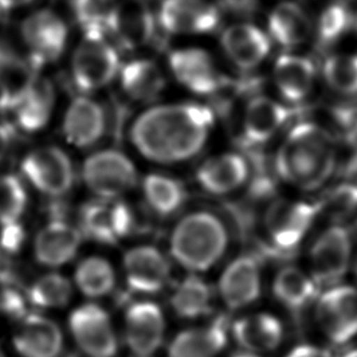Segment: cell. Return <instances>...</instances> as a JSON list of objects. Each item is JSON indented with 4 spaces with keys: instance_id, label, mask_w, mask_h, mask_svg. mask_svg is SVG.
Returning <instances> with one entry per match:
<instances>
[{
    "instance_id": "cell-5",
    "label": "cell",
    "mask_w": 357,
    "mask_h": 357,
    "mask_svg": "<svg viewBox=\"0 0 357 357\" xmlns=\"http://www.w3.org/2000/svg\"><path fill=\"white\" fill-rule=\"evenodd\" d=\"M21 38L29 49V61L40 68L56 61L66 48L68 24L60 15L50 9L29 14L21 24Z\"/></svg>"
},
{
    "instance_id": "cell-6",
    "label": "cell",
    "mask_w": 357,
    "mask_h": 357,
    "mask_svg": "<svg viewBox=\"0 0 357 357\" xmlns=\"http://www.w3.org/2000/svg\"><path fill=\"white\" fill-rule=\"evenodd\" d=\"M120 71V56L105 38H84L73 53V83L82 92L107 87Z\"/></svg>"
},
{
    "instance_id": "cell-12",
    "label": "cell",
    "mask_w": 357,
    "mask_h": 357,
    "mask_svg": "<svg viewBox=\"0 0 357 357\" xmlns=\"http://www.w3.org/2000/svg\"><path fill=\"white\" fill-rule=\"evenodd\" d=\"M73 338L89 357H115L119 349L112 319L99 305L86 304L73 311L68 319Z\"/></svg>"
},
{
    "instance_id": "cell-40",
    "label": "cell",
    "mask_w": 357,
    "mask_h": 357,
    "mask_svg": "<svg viewBox=\"0 0 357 357\" xmlns=\"http://www.w3.org/2000/svg\"><path fill=\"white\" fill-rule=\"evenodd\" d=\"M321 204L335 221L351 216L357 211V184H340L329 193L326 203Z\"/></svg>"
},
{
    "instance_id": "cell-28",
    "label": "cell",
    "mask_w": 357,
    "mask_h": 357,
    "mask_svg": "<svg viewBox=\"0 0 357 357\" xmlns=\"http://www.w3.org/2000/svg\"><path fill=\"white\" fill-rule=\"evenodd\" d=\"M271 38L285 49L296 48L306 42L312 31L309 15L293 1L280 3L268 15Z\"/></svg>"
},
{
    "instance_id": "cell-38",
    "label": "cell",
    "mask_w": 357,
    "mask_h": 357,
    "mask_svg": "<svg viewBox=\"0 0 357 357\" xmlns=\"http://www.w3.org/2000/svg\"><path fill=\"white\" fill-rule=\"evenodd\" d=\"M353 13L345 1H334L322 11L317 22V40L321 47L337 42L353 24Z\"/></svg>"
},
{
    "instance_id": "cell-41",
    "label": "cell",
    "mask_w": 357,
    "mask_h": 357,
    "mask_svg": "<svg viewBox=\"0 0 357 357\" xmlns=\"http://www.w3.org/2000/svg\"><path fill=\"white\" fill-rule=\"evenodd\" d=\"M0 311L11 319H24L27 314L24 296L14 288H6L0 294Z\"/></svg>"
},
{
    "instance_id": "cell-19",
    "label": "cell",
    "mask_w": 357,
    "mask_h": 357,
    "mask_svg": "<svg viewBox=\"0 0 357 357\" xmlns=\"http://www.w3.org/2000/svg\"><path fill=\"white\" fill-rule=\"evenodd\" d=\"M221 47L237 68L252 70L270 54L271 39L255 24L241 22L223 31Z\"/></svg>"
},
{
    "instance_id": "cell-33",
    "label": "cell",
    "mask_w": 357,
    "mask_h": 357,
    "mask_svg": "<svg viewBox=\"0 0 357 357\" xmlns=\"http://www.w3.org/2000/svg\"><path fill=\"white\" fill-rule=\"evenodd\" d=\"M146 204L159 216H171L183 206L187 190L178 179L161 174H150L143 181Z\"/></svg>"
},
{
    "instance_id": "cell-8",
    "label": "cell",
    "mask_w": 357,
    "mask_h": 357,
    "mask_svg": "<svg viewBox=\"0 0 357 357\" xmlns=\"http://www.w3.org/2000/svg\"><path fill=\"white\" fill-rule=\"evenodd\" d=\"M316 319L324 335L337 345L357 337V289L335 285L319 296Z\"/></svg>"
},
{
    "instance_id": "cell-26",
    "label": "cell",
    "mask_w": 357,
    "mask_h": 357,
    "mask_svg": "<svg viewBox=\"0 0 357 357\" xmlns=\"http://www.w3.org/2000/svg\"><path fill=\"white\" fill-rule=\"evenodd\" d=\"M233 337L248 353H267L280 347L284 328L271 314H255L237 319L232 326Z\"/></svg>"
},
{
    "instance_id": "cell-22",
    "label": "cell",
    "mask_w": 357,
    "mask_h": 357,
    "mask_svg": "<svg viewBox=\"0 0 357 357\" xmlns=\"http://www.w3.org/2000/svg\"><path fill=\"white\" fill-rule=\"evenodd\" d=\"M82 233L70 223L55 218L37 234L34 254L39 264L48 267L66 265L77 254Z\"/></svg>"
},
{
    "instance_id": "cell-43",
    "label": "cell",
    "mask_w": 357,
    "mask_h": 357,
    "mask_svg": "<svg viewBox=\"0 0 357 357\" xmlns=\"http://www.w3.org/2000/svg\"><path fill=\"white\" fill-rule=\"evenodd\" d=\"M225 9L238 16H251L259 9L260 0H220Z\"/></svg>"
},
{
    "instance_id": "cell-36",
    "label": "cell",
    "mask_w": 357,
    "mask_h": 357,
    "mask_svg": "<svg viewBox=\"0 0 357 357\" xmlns=\"http://www.w3.org/2000/svg\"><path fill=\"white\" fill-rule=\"evenodd\" d=\"M29 300L42 309H60L70 303L73 285L68 278L58 273L43 275L29 289Z\"/></svg>"
},
{
    "instance_id": "cell-24",
    "label": "cell",
    "mask_w": 357,
    "mask_h": 357,
    "mask_svg": "<svg viewBox=\"0 0 357 357\" xmlns=\"http://www.w3.org/2000/svg\"><path fill=\"white\" fill-rule=\"evenodd\" d=\"M228 328L227 317L220 316L206 327L179 332L169 344L167 357H216L227 345Z\"/></svg>"
},
{
    "instance_id": "cell-21",
    "label": "cell",
    "mask_w": 357,
    "mask_h": 357,
    "mask_svg": "<svg viewBox=\"0 0 357 357\" xmlns=\"http://www.w3.org/2000/svg\"><path fill=\"white\" fill-rule=\"evenodd\" d=\"M293 116V110L268 97L252 98L243 117V135L251 145L265 144Z\"/></svg>"
},
{
    "instance_id": "cell-29",
    "label": "cell",
    "mask_w": 357,
    "mask_h": 357,
    "mask_svg": "<svg viewBox=\"0 0 357 357\" xmlns=\"http://www.w3.org/2000/svg\"><path fill=\"white\" fill-rule=\"evenodd\" d=\"M54 107V89L47 78L37 76L27 92L13 109L21 130L29 133L40 130L48 123Z\"/></svg>"
},
{
    "instance_id": "cell-39",
    "label": "cell",
    "mask_w": 357,
    "mask_h": 357,
    "mask_svg": "<svg viewBox=\"0 0 357 357\" xmlns=\"http://www.w3.org/2000/svg\"><path fill=\"white\" fill-rule=\"evenodd\" d=\"M329 87L347 96L357 94V55H332L324 65Z\"/></svg>"
},
{
    "instance_id": "cell-48",
    "label": "cell",
    "mask_w": 357,
    "mask_h": 357,
    "mask_svg": "<svg viewBox=\"0 0 357 357\" xmlns=\"http://www.w3.org/2000/svg\"><path fill=\"white\" fill-rule=\"evenodd\" d=\"M232 357H259L257 355H255V354H251V353H239L236 354V355H233Z\"/></svg>"
},
{
    "instance_id": "cell-35",
    "label": "cell",
    "mask_w": 357,
    "mask_h": 357,
    "mask_svg": "<svg viewBox=\"0 0 357 357\" xmlns=\"http://www.w3.org/2000/svg\"><path fill=\"white\" fill-rule=\"evenodd\" d=\"M75 280L83 294L89 298H100L112 293L116 275L109 261L92 256L78 265Z\"/></svg>"
},
{
    "instance_id": "cell-25",
    "label": "cell",
    "mask_w": 357,
    "mask_h": 357,
    "mask_svg": "<svg viewBox=\"0 0 357 357\" xmlns=\"http://www.w3.org/2000/svg\"><path fill=\"white\" fill-rule=\"evenodd\" d=\"M249 178V164L237 153L213 156L197 172L199 184L208 193L225 195L241 188Z\"/></svg>"
},
{
    "instance_id": "cell-37",
    "label": "cell",
    "mask_w": 357,
    "mask_h": 357,
    "mask_svg": "<svg viewBox=\"0 0 357 357\" xmlns=\"http://www.w3.org/2000/svg\"><path fill=\"white\" fill-rule=\"evenodd\" d=\"M27 204V193L21 179L14 174H0V226L19 223Z\"/></svg>"
},
{
    "instance_id": "cell-16",
    "label": "cell",
    "mask_w": 357,
    "mask_h": 357,
    "mask_svg": "<svg viewBox=\"0 0 357 357\" xmlns=\"http://www.w3.org/2000/svg\"><path fill=\"white\" fill-rule=\"evenodd\" d=\"M169 63L176 79L190 92L199 96L218 92L225 83L213 58L203 49L174 50L169 54Z\"/></svg>"
},
{
    "instance_id": "cell-52",
    "label": "cell",
    "mask_w": 357,
    "mask_h": 357,
    "mask_svg": "<svg viewBox=\"0 0 357 357\" xmlns=\"http://www.w3.org/2000/svg\"><path fill=\"white\" fill-rule=\"evenodd\" d=\"M356 29H357V20H356Z\"/></svg>"
},
{
    "instance_id": "cell-27",
    "label": "cell",
    "mask_w": 357,
    "mask_h": 357,
    "mask_svg": "<svg viewBox=\"0 0 357 357\" xmlns=\"http://www.w3.org/2000/svg\"><path fill=\"white\" fill-rule=\"evenodd\" d=\"M314 63L306 56L283 54L275 61L273 68L275 87L288 102L304 100L314 88Z\"/></svg>"
},
{
    "instance_id": "cell-14",
    "label": "cell",
    "mask_w": 357,
    "mask_h": 357,
    "mask_svg": "<svg viewBox=\"0 0 357 357\" xmlns=\"http://www.w3.org/2000/svg\"><path fill=\"white\" fill-rule=\"evenodd\" d=\"M126 282L130 291L156 294L167 285L171 266L167 257L154 246H137L123 259Z\"/></svg>"
},
{
    "instance_id": "cell-4",
    "label": "cell",
    "mask_w": 357,
    "mask_h": 357,
    "mask_svg": "<svg viewBox=\"0 0 357 357\" xmlns=\"http://www.w3.org/2000/svg\"><path fill=\"white\" fill-rule=\"evenodd\" d=\"M88 189L102 200H115L137 184V169L127 155L115 149L99 150L88 156L82 169Z\"/></svg>"
},
{
    "instance_id": "cell-1",
    "label": "cell",
    "mask_w": 357,
    "mask_h": 357,
    "mask_svg": "<svg viewBox=\"0 0 357 357\" xmlns=\"http://www.w3.org/2000/svg\"><path fill=\"white\" fill-rule=\"evenodd\" d=\"M213 122L211 109L202 104H164L137 117L130 128V140L145 159L177 164L199 154Z\"/></svg>"
},
{
    "instance_id": "cell-10",
    "label": "cell",
    "mask_w": 357,
    "mask_h": 357,
    "mask_svg": "<svg viewBox=\"0 0 357 357\" xmlns=\"http://www.w3.org/2000/svg\"><path fill=\"white\" fill-rule=\"evenodd\" d=\"M24 177L48 197H63L73 188L75 172L68 155L56 146L31 151L21 165Z\"/></svg>"
},
{
    "instance_id": "cell-46",
    "label": "cell",
    "mask_w": 357,
    "mask_h": 357,
    "mask_svg": "<svg viewBox=\"0 0 357 357\" xmlns=\"http://www.w3.org/2000/svg\"><path fill=\"white\" fill-rule=\"evenodd\" d=\"M33 1L34 0H0V10L10 11V10L20 9L32 4Z\"/></svg>"
},
{
    "instance_id": "cell-7",
    "label": "cell",
    "mask_w": 357,
    "mask_h": 357,
    "mask_svg": "<svg viewBox=\"0 0 357 357\" xmlns=\"http://www.w3.org/2000/svg\"><path fill=\"white\" fill-rule=\"evenodd\" d=\"M322 204L277 200L267 208L264 218L266 233L277 250H294L304 239Z\"/></svg>"
},
{
    "instance_id": "cell-47",
    "label": "cell",
    "mask_w": 357,
    "mask_h": 357,
    "mask_svg": "<svg viewBox=\"0 0 357 357\" xmlns=\"http://www.w3.org/2000/svg\"><path fill=\"white\" fill-rule=\"evenodd\" d=\"M8 109H13V100L10 97V93L4 83L1 82L0 79V112H4Z\"/></svg>"
},
{
    "instance_id": "cell-9",
    "label": "cell",
    "mask_w": 357,
    "mask_h": 357,
    "mask_svg": "<svg viewBox=\"0 0 357 357\" xmlns=\"http://www.w3.org/2000/svg\"><path fill=\"white\" fill-rule=\"evenodd\" d=\"M79 226L82 236L100 244L114 245L135 229V213L123 202L94 200L81 208Z\"/></svg>"
},
{
    "instance_id": "cell-3",
    "label": "cell",
    "mask_w": 357,
    "mask_h": 357,
    "mask_svg": "<svg viewBox=\"0 0 357 357\" xmlns=\"http://www.w3.org/2000/svg\"><path fill=\"white\" fill-rule=\"evenodd\" d=\"M227 227L208 211H195L179 220L169 241L171 255L193 272H205L222 259L228 248Z\"/></svg>"
},
{
    "instance_id": "cell-34",
    "label": "cell",
    "mask_w": 357,
    "mask_h": 357,
    "mask_svg": "<svg viewBox=\"0 0 357 357\" xmlns=\"http://www.w3.org/2000/svg\"><path fill=\"white\" fill-rule=\"evenodd\" d=\"M117 0H68L73 19L84 38H105L110 33Z\"/></svg>"
},
{
    "instance_id": "cell-23",
    "label": "cell",
    "mask_w": 357,
    "mask_h": 357,
    "mask_svg": "<svg viewBox=\"0 0 357 357\" xmlns=\"http://www.w3.org/2000/svg\"><path fill=\"white\" fill-rule=\"evenodd\" d=\"M14 344L24 357H58L63 349V334L52 319L27 314L15 333Z\"/></svg>"
},
{
    "instance_id": "cell-18",
    "label": "cell",
    "mask_w": 357,
    "mask_h": 357,
    "mask_svg": "<svg viewBox=\"0 0 357 357\" xmlns=\"http://www.w3.org/2000/svg\"><path fill=\"white\" fill-rule=\"evenodd\" d=\"M220 294L231 310H239L255 303L261 294L260 264L252 256L233 260L220 278Z\"/></svg>"
},
{
    "instance_id": "cell-11",
    "label": "cell",
    "mask_w": 357,
    "mask_h": 357,
    "mask_svg": "<svg viewBox=\"0 0 357 357\" xmlns=\"http://www.w3.org/2000/svg\"><path fill=\"white\" fill-rule=\"evenodd\" d=\"M351 249V236L347 228L332 226L321 233L310 249V265L316 284H337L348 271Z\"/></svg>"
},
{
    "instance_id": "cell-45",
    "label": "cell",
    "mask_w": 357,
    "mask_h": 357,
    "mask_svg": "<svg viewBox=\"0 0 357 357\" xmlns=\"http://www.w3.org/2000/svg\"><path fill=\"white\" fill-rule=\"evenodd\" d=\"M11 144V130L8 126L0 125V160L4 158Z\"/></svg>"
},
{
    "instance_id": "cell-20",
    "label": "cell",
    "mask_w": 357,
    "mask_h": 357,
    "mask_svg": "<svg viewBox=\"0 0 357 357\" xmlns=\"http://www.w3.org/2000/svg\"><path fill=\"white\" fill-rule=\"evenodd\" d=\"M63 135L77 148H89L102 139L107 130V114L94 99L77 97L63 119Z\"/></svg>"
},
{
    "instance_id": "cell-15",
    "label": "cell",
    "mask_w": 357,
    "mask_h": 357,
    "mask_svg": "<svg viewBox=\"0 0 357 357\" xmlns=\"http://www.w3.org/2000/svg\"><path fill=\"white\" fill-rule=\"evenodd\" d=\"M125 342L138 357H149L164 342L165 317L158 305L138 301L126 311Z\"/></svg>"
},
{
    "instance_id": "cell-13",
    "label": "cell",
    "mask_w": 357,
    "mask_h": 357,
    "mask_svg": "<svg viewBox=\"0 0 357 357\" xmlns=\"http://www.w3.org/2000/svg\"><path fill=\"white\" fill-rule=\"evenodd\" d=\"M158 20L169 34H206L218 29L221 13L208 0H162Z\"/></svg>"
},
{
    "instance_id": "cell-42",
    "label": "cell",
    "mask_w": 357,
    "mask_h": 357,
    "mask_svg": "<svg viewBox=\"0 0 357 357\" xmlns=\"http://www.w3.org/2000/svg\"><path fill=\"white\" fill-rule=\"evenodd\" d=\"M19 282L17 266L13 260V256L6 251L0 250V284L13 288Z\"/></svg>"
},
{
    "instance_id": "cell-17",
    "label": "cell",
    "mask_w": 357,
    "mask_h": 357,
    "mask_svg": "<svg viewBox=\"0 0 357 357\" xmlns=\"http://www.w3.org/2000/svg\"><path fill=\"white\" fill-rule=\"evenodd\" d=\"M156 33V20L149 6L140 0L117 3L112 16L110 34L127 50L143 48Z\"/></svg>"
},
{
    "instance_id": "cell-51",
    "label": "cell",
    "mask_w": 357,
    "mask_h": 357,
    "mask_svg": "<svg viewBox=\"0 0 357 357\" xmlns=\"http://www.w3.org/2000/svg\"><path fill=\"white\" fill-rule=\"evenodd\" d=\"M140 1H144V3H146V1H148V0H140Z\"/></svg>"
},
{
    "instance_id": "cell-49",
    "label": "cell",
    "mask_w": 357,
    "mask_h": 357,
    "mask_svg": "<svg viewBox=\"0 0 357 357\" xmlns=\"http://www.w3.org/2000/svg\"><path fill=\"white\" fill-rule=\"evenodd\" d=\"M342 357H357V348L353 349V350H349V351L344 354Z\"/></svg>"
},
{
    "instance_id": "cell-30",
    "label": "cell",
    "mask_w": 357,
    "mask_h": 357,
    "mask_svg": "<svg viewBox=\"0 0 357 357\" xmlns=\"http://www.w3.org/2000/svg\"><path fill=\"white\" fill-rule=\"evenodd\" d=\"M121 86L130 99L149 102L164 92L166 78L158 63L148 59H137L121 68Z\"/></svg>"
},
{
    "instance_id": "cell-50",
    "label": "cell",
    "mask_w": 357,
    "mask_h": 357,
    "mask_svg": "<svg viewBox=\"0 0 357 357\" xmlns=\"http://www.w3.org/2000/svg\"><path fill=\"white\" fill-rule=\"evenodd\" d=\"M0 357H5L4 354H3V351H1V350H0Z\"/></svg>"
},
{
    "instance_id": "cell-2",
    "label": "cell",
    "mask_w": 357,
    "mask_h": 357,
    "mask_svg": "<svg viewBox=\"0 0 357 357\" xmlns=\"http://www.w3.org/2000/svg\"><path fill=\"white\" fill-rule=\"evenodd\" d=\"M335 162L333 135L314 122H301L282 142L275 155V171L291 185L314 190L328 181Z\"/></svg>"
},
{
    "instance_id": "cell-31",
    "label": "cell",
    "mask_w": 357,
    "mask_h": 357,
    "mask_svg": "<svg viewBox=\"0 0 357 357\" xmlns=\"http://www.w3.org/2000/svg\"><path fill=\"white\" fill-rule=\"evenodd\" d=\"M272 290L280 304L299 314L317 299L319 285L303 271L288 266L275 275Z\"/></svg>"
},
{
    "instance_id": "cell-44",
    "label": "cell",
    "mask_w": 357,
    "mask_h": 357,
    "mask_svg": "<svg viewBox=\"0 0 357 357\" xmlns=\"http://www.w3.org/2000/svg\"><path fill=\"white\" fill-rule=\"evenodd\" d=\"M285 357H332V354L312 344H303L293 349Z\"/></svg>"
},
{
    "instance_id": "cell-32",
    "label": "cell",
    "mask_w": 357,
    "mask_h": 357,
    "mask_svg": "<svg viewBox=\"0 0 357 357\" xmlns=\"http://www.w3.org/2000/svg\"><path fill=\"white\" fill-rule=\"evenodd\" d=\"M171 306L182 319H195L211 314L213 290L200 277H185L171 295Z\"/></svg>"
}]
</instances>
